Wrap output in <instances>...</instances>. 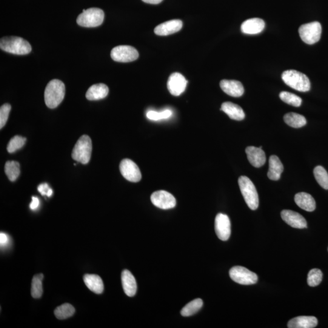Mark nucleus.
<instances>
[{
  "instance_id": "f8f14e48",
  "label": "nucleus",
  "mask_w": 328,
  "mask_h": 328,
  "mask_svg": "<svg viewBox=\"0 0 328 328\" xmlns=\"http://www.w3.org/2000/svg\"><path fill=\"white\" fill-rule=\"evenodd\" d=\"M215 229L219 239L227 241L230 236L231 223L229 216L223 213H218L215 221Z\"/></svg>"
},
{
  "instance_id": "ea45409f",
  "label": "nucleus",
  "mask_w": 328,
  "mask_h": 328,
  "mask_svg": "<svg viewBox=\"0 0 328 328\" xmlns=\"http://www.w3.org/2000/svg\"><path fill=\"white\" fill-rule=\"evenodd\" d=\"M142 1L148 4L158 5L160 4L163 0H142Z\"/></svg>"
},
{
  "instance_id": "f3484780",
  "label": "nucleus",
  "mask_w": 328,
  "mask_h": 328,
  "mask_svg": "<svg viewBox=\"0 0 328 328\" xmlns=\"http://www.w3.org/2000/svg\"><path fill=\"white\" fill-rule=\"evenodd\" d=\"M246 153L248 160L254 167H261L266 162V155L262 148L253 146L248 147L246 148Z\"/></svg>"
},
{
  "instance_id": "aec40b11",
  "label": "nucleus",
  "mask_w": 328,
  "mask_h": 328,
  "mask_svg": "<svg viewBox=\"0 0 328 328\" xmlns=\"http://www.w3.org/2000/svg\"><path fill=\"white\" fill-rule=\"evenodd\" d=\"M122 284L125 294L128 296L135 295L137 283L135 276L129 270H124L121 275Z\"/></svg>"
},
{
  "instance_id": "4c0bfd02",
  "label": "nucleus",
  "mask_w": 328,
  "mask_h": 328,
  "mask_svg": "<svg viewBox=\"0 0 328 328\" xmlns=\"http://www.w3.org/2000/svg\"><path fill=\"white\" fill-rule=\"evenodd\" d=\"M9 242V237L7 234L5 233H0V244L1 247L7 246Z\"/></svg>"
},
{
  "instance_id": "393cba45",
  "label": "nucleus",
  "mask_w": 328,
  "mask_h": 328,
  "mask_svg": "<svg viewBox=\"0 0 328 328\" xmlns=\"http://www.w3.org/2000/svg\"><path fill=\"white\" fill-rule=\"evenodd\" d=\"M84 283L91 291L100 294L104 292V285L99 276L94 274H87L84 277Z\"/></svg>"
},
{
  "instance_id": "9d476101",
  "label": "nucleus",
  "mask_w": 328,
  "mask_h": 328,
  "mask_svg": "<svg viewBox=\"0 0 328 328\" xmlns=\"http://www.w3.org/2000/svg\"><path fill=\"white\" fill-rule=\"evenodd\" d=\"M151 201L156 207L164 210L172 209L176 204L175 197L165 190L154 192L151 196Z\"/></svg>"
},
{
  "instance_id": "6ab92c4d",
  "label": "nucleus",
  "mask_w": 328,
  "mask_h": 328,
  "mask_svg": "<svg viewBox=\"0 0 328 328\" xmlns=\"http://www.w3.org/2000/svg\"><path fill=\"white\" fill-rule=\"evenodd\" d=\"M318 320L313 316H299L291 319L287 323L289 328H313L316 326Z\"/></svg>"
},
{
  "instance_id": "c9c22d12",
  "label": "nucleus",
  "mask_w": 328,
  "mask_h": 328,
  "mask_svg": "<svg viewBox=\"0 0 328 328\" xmlns=\"http://www.w3.org/2000/svg\"><path fill=\"white\" fill-rule=\"evenodd\" d=\"M11 110V106L9 104L3 105L0 108V128L1 129L7 124Z\"/></svg>"
},
{
  "instance_id": "cd10ccee",
  "label": "nucleus",
  "mask_w": 328,
  "mask_h": 328,
  "mask_svg": "<svg viewBox=\"0 0 328 328\" xmlns=\"http://www.w3.org/2000/svg\"><path fill=\"white\" fill-rule=\"evenodd\" d=\"M203 306V301L201 298H197L190 301L182 308L181 313L182 316H189L198 312Z\"/></svg>"
},
{
  "instance_id": "2f4dec72",
  "label": "nucleus",
  "mask_w": 328,
  "mask_h": 328,
  "mask_svg": "<svg viewBox=\"0 0 328 328\" xmlns=\"http://www.w3.org/2000/svg\"><path fill=\"white\" fill-rule=\"evenodd\" d=\"M279 98L282 101L293 107H298L301 105L302 99L299 97L287 91H282L279 94Z\"/></svg>"
},
{
  "instance_id": "f03ea898",
  "label": "nucleus",
  "mask_w": 328,
  "mask_h": 328,
  "mask_svg": "<svg viewBox=\"0 0 328 328\" xmlns=\"http://www.w3.org/2000/svg\"><path fill=\"white\" fill-rule=\"evenodd\" d=\"M0 48L3 51L17 55L29 54L32 48L29 42L19 37H5L0 41Z\"/></svg>"
},
{
  "instance_id": "b1692460",
  "label": "nucleus",
  "mask_w": 328,
  "mask_h": 328,
  "mask_svg": "<svg viewBox=\"0 0 328 328\" xmlns=\"http://www.w3.org/2000/svg\"><path fill=\"white\" fill-rule=\"evenodd\" d=\"M109 89L106 85L99 84L93 85L87 91L86 98L89 101H98L106 98Z\"/></svg>"
},
{
  "instance_id": "c85d7f7f",
  "label": "nucleus",
  "mask_w": 328,
  "mask_h": 328,
  "mask_svg": "<svg viewBox=\"0 0 328 328\" xmlns=\"http://www.w3.org/2000/svg\"><path fill=\"white\" fill-rule=\"evenodd\" d=\"M74 313H75V309L69 303L62 304L54 310V314L59 320L70 318L74 315Z\"/></svg>"
},
{
  "instance_id": "9b49d317",
  "label": "nucleus",
  "mask_w": 328,
  "mask_h": 328,
  "mask_svg": "<svg viewBox=\"0 0 328 328\" xmlns=\"http://www.w3.org/2000/svg\"><path fill=\"white\" fill-rule=\"evenodd\" d=\"M120 171L127 180L132 182L141 181L142 175L139 168L129 159H123L120 164Z\"/></svg>"
},
{
  "instance_id": "72a5a7b5",
  "label": "nucleus",
  "mask_w": 328,
  "mask_h": 328,
  "mask_svg": "<svg viewBox=\"0 0 328 328\" xmlns=\"http://www.w3.org/2000/svg\"><path fill=\"white\" fill-rule=\"evenodd\" d=\"M322 278H323V273L321 271L318 269H313L308 273L307 284L311 287L318 286L320 284Z\"/></svg>"
},
{
  "instance_id": "dca6fc26",
  "label": "nucleus",
  "mask_w": 328,
  "mask_h": 328,
  "mask_svg": "<svg viewBox=\"0 0 328 328\" xmlns=\"http://www.w3.org/2000/svg\"><path fill=\"white\" fill-rule=\"evenodd\" d=\"M182 22L180 20H172L156 27L155 33L159 36H166L175 34L182 29Z\"/></svg>"
},
{
  "instance_id": "a878e982",
  "label": "nucleus",
  "mask_w": 328,
  "mask_h": 328,
  "mask_svg": "<svg viewBox=\"0 0 328 328\" xmlns=\"http://www.w3.org/2000/svg\"><path fill=\"white\" fill-rule=\"evenodd\" d=\"M285 123L292 128L303 127L306 124V118L303 116L295 113H289L284 116Z\"/></svg>"
},
{
  "instance_id": "423d86ee",
  "label": "nucleus",
  "mask_w": 328,
  "mask_h": 328,
  "mask_svg": "<svg viewBox=\"0 0 328 328\" xmlns=\"http://www.w3.org/2000/svg\"><path fill=\"white\" fill-rule=\"evenodd\" d=\"M104 12L101 9L92 8L80 14L77 19V23L82 27H98L104 22Z\"/></svg>"
},
{
  "instance_id": "1a4fd4ad",
  "label": "nucleus",
  "mask_w": 328,
  "mask_h": 328,
  "mask_svg": "<svg viewBox=\"0 0 328 328\" xmlns=\"http://www.w3.org/2000/svg\"><path fill=\"white\" fill-rule=\"evenodd\" d=\"M111 58L116 62L127 63L139 58L138 51L131 46L121 45L114 48L111 52Z\"/></svg>"
},
{
  "instance_id": "6e6552de",
  "label": "nucleus",
  "mask_w": 328,
  "mask_h": 328,
  "mask_svg": "<svg viewBox=\"0 0 328 328\" xmlns=\"http://www.w3.org/2000/svg\"><path fill=\"white\" fill-rule=\"evenodd\" d=\"M233 281L242 285L254 284L258 281V276L254 272L242 266H234L229 271Z\"/></svg>"
},
{
  "instance_id": "ddd939ff",
  "label": "nucleus",
  "mask_w": 328,
  "mask_h": 328,
  "mask_svg": "<svg viewBox=\"0 0 328 328\" xmlns=\"http://www.w3.org/2000/svg\"><path fill=\"white\" fill-rule=\"evenodd\" d=\"M187 81L179 73H175L170 76L168 80L167 88L171 95L179 96L186 89Z\"/></svg>"
},
{
  "instance_id": "4be33fe9",
  "label": "nucleus",
  "mask_w": 328,
  "mask_h": 328,
  "mask_svg": "<svg viewBox=\"0 0 328 328\" xmlns=\"http://www.w3.org/2000/svg\"><path fill=\"white\" fill-rule=\"evenodd\" d=\"M295 202L301 209L307 212H313L315 209L316 203L313 197L307 193L301 192L296 194Z\"/></svg>"
},
{
  "instance_id": "bb28decb",
  "label": "nucleus",
  "mask_w": 328,
  "mask_h": 328,
  "mask_svg": "<svg viewBox=\"0 0 328 328\" xmlns=\"http://www.w3.org/2000/svg\"><path fill=\"white\" fill-rule=\"evenodd\" d=\"M6 175L11 181H15L21 174V166L17 161H8L5 164Z\"/></svg>"
},
{
  "instance_id": "4468645a",
  "label": "nucleus",
  "mask_w": 328,
  "mask_h": 328,
  "mask_svg": "<svg viewBox=\"0 0 328 328\" xmlns=\"http://www.w3.org/2000/svg\"><path fill=\"white\" fill-rule=\"evenodd\" d=\"M282 219L286 224L296 229L307 227L306 219L300 214L289 210H284L281 213Z\"/></svg>"
},
{
  "instance_id": "5701e85b",
  "label": "nucleus",
  "mask_w": 328,
  "mask_h": 328,
  "mask_svg": "<svg viewBox=\"0 0 328 328\" xmlns=\"http://www.w3.org/2000/svg\"><path fill=\"white\" fill-rule=\"evenodd\" d=\"M221 110L223 111L230 119L235 121H242L245 118L243 110L239 105L233 103L224 102L221 105Z\"/></svg>"
},
{
  "instance_id": "7c9ffc66",
  "label": "nucleus",
  "mask_w": 328,
  "mask_h": 328,
  "mask_svg": "<svg viewBox=\"0 0 328 328\" xmlns=\"http://www.w3.org/2000/svg\"><path fill=\"white\" fill-rule=\"evenodd\" d=\"M313 175L318 184L324 189L328 190V173L326 170L319 165L313 170Z\"/></svg>"
},
{
  "instance_id": "f704fd0d",
  "label": "nucleus",
  "mask_w": 328,
  "mask_h": 328,
  "mask_svg": "<svg viewBox=\"0 0 328 328\" xmlns=\"http://www.w3.org/2000/svg\"><path fill=\"white\" fill-rule=\"evenodd\" d=\"M172 115V111L170 110H165L161 111V112H157L155 111H149L147 113V117L148 119L152 120V121H158L159 120L170 118Z\"/></svg>"
},
{
  "instance_id": "412c9836",
  "label": "nucleus",
  "mask_w": 328,
  "mask_h": 328,
  "mask_svg": "<svg viewBox=\"0 0 328 328\" xmlns=\"http://www.w3.org/2000/svg\"><path fill=\"white\" fill-rule=\"evenodd\" d=\"M269 171L267 176L270 180L278 181L280 179L284 167L278 156L272 155L270 157L269 161Z\"/></svg>"
},
{
  "instance_id": "a211bd4d",
  "label": "nucleus",
  "mask_w": 328,
  "mask_h": 328,
  "mask_svg": "<svg viewBox=\"0 0 328 328\" xmlns=\"http://www.w3.org/2000/svg\"><path fill=\"white\" fill-rule=\"evenodd\" d=\"M265 28L263 20L253 18L247 20L241 25V31L244 34L254 35L262 32Z\"/></svg>"
},
{
  "instance_id": "f257e3e1",
  "label": "nucleus",
  "mask_w": 328,
  "mask_h": 328,
  "mask_svg": "<svg viewBox=\"0 0 328 328\" xmlns=\"http://www.w3.org/2000/svg\"><path fill=\"white\" fill-rule=\"evenodd\" d=\"M65 86L62 81L54 79L48 83L45 91V104L53 109L58 107L65 98Z\"/></svg>"
},
{
  "instance_id": "20e7f679",
  "label": "nucleus",
  "mask_w": 328,
  "mask_h": 328,
  "mask_svg": "<svg viewBox=\"0 0 328 328\" xmlns=\"http://www.w3.org/2000/svg\"><path fill=\"white\" fill-rule=\"evenodd\" d=\"M238 184L248 207L251 210L257 209L259 205L258 195L253 182L247 176H242L238 179Z\"/></svg>"
},
{
  "instance_id": "473e14b6",
  "label": "nucleus",
  "mask_w": 328,
  "mask_h": 328,
  "mask_svg": "<svg viewBox=\"0 0 328 328\" xmlns=\"http://www.w3.org/2000/svg\"><path fill=\"white\" fill-rule=\"evenodd\" d=\"M27 141V139L24 137L17 135L11 139L8 145L7 150L10 153L16 152V151L21 149Z\"/></svg>"
},
{
  "instance_id": "58836bf2",
  "label": "nucleus",
  "mask_w": 328,
  "mask_h": 328,
  "mask_svg": "<svg viewBox=\"0 0 328 328\" xmlns=\"http://www.w3.org/2000/svg\"><path fill=\"white\" fill-rule=\"evenodd\" d=\"M32 199L33 201L30 204V208L31 210H36L39 207L40 204L39 199L35 196H33Z\"/></svg>"
},
{
  "instance_id": "7ed1b4c3",
  "label": "nucleus",
  "mask_w": 328,
  "mask_h": 328,
  "mask_svg": "<svg viewBox=\"0 0 328 328\" xmlns=\"http://www.w3.org/2000/svg\"><path fill=\"white\" fill-rule=\"evenodd\" d=\"M282 79L287 86L301 92H307L310 89V82L305 74L296 70L285 71Z\"/></svg>"
},
{
  "instance_id": "39448f33",
  "label": "nucleus",
  "mask_w": 328,
  "mask_h": 328,
  "mask_svg": "<svg viewBox=\"0 0 328 328\" xmlns=\"http://www.w3.org/2000/svg\"><path fill=\"white\" fill-rule=\"evenodd\" d=\"M92 152V141L89 136L83 135L74 146L72 152L74 160L87 164L90 162Z\"/></svg>"
},
{
  "instance_id": "2eb2a0df",
  "label": "nucleus",
  "mask_w": 328,
  "mask_h": 328,
  "mask_svg": "<svg viewBox=\"0 0 328 328\" xmlns=\"http://www.w3.org/2000/svg\"><path fill=\"white\" fill-rule=\"evenodd\" d=\"M220 87L227 95L239 98L243 95L244 89L240 82L232 80H222L220 82Z\"/></svg>"
},
{
  "instance_id": "0eeeda50",
  "label": "nucleus",
  "mask_w": 328,
  "mask_h": 328,
  "mask_svg": "<svg viewBox=\"0 0 328 328\" xmlns=\"http://www.w3.org/2000/svg\"><path fill=\"white\" fill-rule=\"evenodd\" d=\"M321 31V25L318 22L301 25L298 30L300 38L307 45H313L320 41Z\"/></svg>"
},
{
  "instance_id": "e433bc0d",
  "label": "nucleus",
  "mask_w": 328,
  "mask_h": 328,
  "mask_svg": "<svg viewBox=\"0 0 328 328\" xmlns=\"http://www.w3.org/2000/svg\"><path fill=\"white\" fill-rule=\"evenodd\" d=\"M50 188L49 185L47 183L42 184L39 185L38 191L40 193L42 194V195L45 196L48 195V192L50 190Z\"/></svg>"
},
{
  "instance_id": "c756f323",
  "label": "nucleus",
  "mask_w": 328,
  "mask_h": 328,
  "mask_svg": "<svg viewBox=\"0 0 328 328\" xmlns=\"http://www.w3.org/2000/svg\"><path fill=\"white\" fill-rule=\"evenodd\" d=\"M44 275L42 273L34 276L31 285V295L34 298H41L43 294L42 280Z\"/></svg>"
}]
</instances>
